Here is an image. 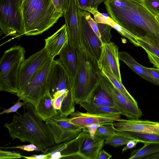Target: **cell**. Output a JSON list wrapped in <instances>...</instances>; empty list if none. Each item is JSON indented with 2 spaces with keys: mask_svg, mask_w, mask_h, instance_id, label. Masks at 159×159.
<instances>
[{
  "mask_svg": "<svg viewBox=\"0 0 159 159\" xmlns=\"http://www.w3.org/2000/svg\"><path fill=\"white\" fill-rule=\"evenodd\" d=\"M107 14L137 38H147L159 45V23L141 0H107Z\"/></svg>",
  "mask_w": 159,
  "mask_h": 159,
  "instance_id": "6da1fadb",
  "label": "cell"
},
{
  "mask_svg": "<svg viewBox=\"0 0 159 159\" xmlns=\"http://www.w3.org/2000/svg\"><path fill=\"white\" fill-rule=\"evenodd\" d=\"M24 113L20 116H13L11 123H6L4 126L8 130L13 140L17 139L21 142H28L33 144L44 153L55 142L45 123L36 113L35 107L25 102Z\"/></svg>",
  "mask_w": 159,
  "mask_h": 159,
  "instance_id": "7a4b0ae2",
  "label": "cell"
},
{
  "mask_svg": "<svg viewBox=\"0 0 159 159\" xmlns=\"http://www.w3.org/2000/svg\"><path fill=\"white\" fill-rule=\"evenodd\" d=\"M22 9L26 36L42 34L63 16L52 0H23Z\"/></svg>",
  "mask_w": 159,
  "mask_h": 159,
  "instance_id": "3957f363",
  "label": "cell"
},
{
  "mask_svg": "<svg viewBox=\"0 0 159 159\" xmlns=\"http://www.w3.org/2000/svg\"><path fill=\"white\" fill-rule=\"evenodd\" d=\"M76 48L78 58L76 75L72 80L75 103L87 99L99 80L97 61L79 44Z\"/></svg>",
  "mask_w": 159,
  "mask_h": 159,
  "instance_id": "277c9868",
  "label": "cell"
},
{
  "mask_svg": "<svg viewBox=\"0 0 159 159\" xmlns=\"http://www.w3.org/2000/svg\"><path fill=\"white\" fill-rule=\"evenodd\" d=\"M25 50L20 45L5 51L0 60V90L16 95L20 68L25 59Z\"/></svg>",
  "mask_w": 159,
  "mask_h": 159,
  "instance_id": "5b68a950",
  "label": "cell"
},
{
  "mask_svg": "<svg viewBox=\"0 0 159 159\" xmlns=\"http://www.w3.org/2000/svg\"><path fill=\"white\" fill-rule=\"evenodd\" d=\"M22 0H0V28L6 36L19 37L25 34Z\"/></svg>",
  "mask_w": 159,
  "mask_h": 159,
  "instance_id": "8992f818",
  "label": "cell"
},
{
  "mask_svg": "<svg viewBox=\"0 0 159 159\" xmlns=\"http://www.w3.org/2000/svg\"><path fill=\"white\" fill-rule=\"evenodd\" d=\"M53 60L47 62L34 78L17 93L16 95L21 100L30 103L36 107L48 90L47 78Z\"/></svg>",
  "mask_w": 159,
  "mask_h": 159,
  "instance_id": "52a82bcc",
  "label": "cell"
},
{
  "mask_svg": "<svg viewBox=\"0 0 159 159\" xmlns=\"http://www.w3.org/2000/svg\"><path fill=\"white\" fill-rule=\"evenodd\" d=\"M47 86L53 99L66 93L74 96L72 79L58 59L52 60L48 77Z\"/></svg>",
  "mask_w": 159,
  "mask_h": 159,
  "instance_id": "ba28073f",
  "label": "cell"
},
{
  "mask_svg": "<svg viewBox=\"0 0 159 159\" xmlns=\"http://www.w3.org/2000/svg\"><path fill=\"white\" fill-rule=\"evenodd\" d=\"M45 123L56 144L74 139L83 129L70 122L67 116L59 113L47 120Z\"/></svg>",
  "mask_w": 159,
  "mask_h": 159,
  "instance_id": "9c48e42d",
  "label": "cell"
},
{
  "mask_svg": "<svg viewBox=\"0 0 159 159\" xmlns=\"http://www.w3.org/2000/svg\"><path fill=\"white\" fill-rule=\"evenodd\" d=\"M88 130L83 129L77 137L71 140L54 145L47 149L44 153L47 159H82L80 153L82 144Z\"/></svg>",
  "mask_w": 159,
  "mask_h": 159,
  "instance_id": "30bf717a",
  "label": "cell"
},
{
  "mask_svg": "<svg viewBox=\"0 0 159 159\" xmlns=\"http://www.w3.org/2000/svg\"><path fill=\"white\" fill-rule=\"evenodd\" d=\"M51 59H52L44 48L25 59L22 63L19 71L18 92L30 82Z\"/></svg>",
  "mask_w": 159,
  "mask_h": 159,
  "instance_id": "8fae6325",
  "label": "cell"
},
{
  "mask_svg": "<svg viewBox=\"0 0 159 159\" xmlns=\"http://www.w3.org/2000/svg\"><path fill=\"white\" fill-rule=\"evenodd\" d=\"M99 74L106 90L112 99L114 107L121 115L128 119H139L140 118L142 113L139 107L130 102L121 93L101 70Z\"/></svg>",
  "mask_w": 159,
  "mask_h": 159,
  "instance_id": "7c38bea8",
  "label": "cell"
},
{
  "mask_svg": "<svg viewBox=\"0 0 159 159\" xmlns=\"http://www.w3.org/2000/svg\"><path fill=\"white\" fill-rule=\"evenodd\" d=\"M79 43L97 61L102 51V43L92 29L83 14L78 11Z\"/></svg>",
  "mask_w": 159,
  "mask_h": 159,
  "instance_id": "4fadbf2b",
  "label": "cell"
},
{
  "mask_svg": "<svg viewBox=\"0 0 159 159\" xmlns=\"http://www.w3.org/2000/svg\"><path fill=\"white\" fill-rule=\"evenodd\" d=\"M119 52L118 48L114 43L111 42L102 43L101 53L97 63L101 70L108 71L121 81Z\"/></svg>",
  "mask_w": 159,
  "mask_h": 159,
  "instance_id": "5bb4252c",
  "label": "cell"
},
{
  "mask_svg": "<svg viewBox=\"0 0 159 159\" xmlns=\"http://www.w3.org/2000/svg\"><path fill=\"white\" fill-rule=\"evenodd\" d=\"M117 131L159 134V122L139 119H120L114 123Z\"/></svg>",
  "mask_w": 159,
  "mask_h": 159,
  "instance_id": "9a60e30c",
  "label": "cell"
},
{
  "mask_svg": "<svg viewBox=\"0 0 159 159\" xmlns=\"http://www.w3.org/2000/svg\"><path fill=\"white\" fill-rule=\"evenodd\" d=\"M121 115L118 113L98 114L76 111L70 114L69 120L71 123L84 129L93 124L116 121L120 118Z\"/></svg>",
  "mask_w": 159,
  "mask_h": 159,
  "instance_id": "2e32d148",
  "label": "cell"
},
{
  "mask_svg": "<svg viewBox=\"0 0 159 159\" xmlns=\"http://www.w3.org/2000/svg\"><path fill=\"white\" fill-rule=\"evenodd\" d=\"M69 43L75 48L79 46L78 9L76 0H70L68 8L64 15Z\"/></svg>",
  "mask_w": 159,
  "mask_h": 159,
  "instance_id": "e0dca14e",
  "label": "cell"
},
{
  "mask_svg": "<svg viewBox=\"0 0 159 159\" xmlns=\"http://www.w3.org/2000/svg\"><path fill=\"white\" fill-rule=\"evenodd\" d=\"M45 43L44 48L50 57L54 59L69 43L66 25H63L53 34L45 39Z\"/></svg>",
  "mask_w": 159,
  "mask_h": 159,
  "instance_id": "ac0fdd59",
  "label": "cell"
},
{
  "mask_svg": "<svg viewBox=\"0 0 159 159\" xmlns=\"http://www.w3.org/2000/svg\"><path fill=\"white\" fill-rule=\"evenodd\" d=\"M104 143V140L95 135L92 139L88 132L82 144L80 153L84 159H98L100 151Z\"/></svg>",
  "mask_w": 159,
  "mask_h": 159,
  "instance_id": "d6986e66",
  "label": "cell"
},
{
  "mask_svg": "<svg viewBox=\"0 0 159 159\" xmlns=\"http://www.w3.org/2000/svg\"><path fill=\"white\" fill-rule=\"evenodd\" d=\"M59 55V60L73 79L77 73L78 64L75 48L69 43Z\"/></svg>",
  "mask_w": 159,
  "mask_h": 159,
  "instance_id": "ffe728a7",
  "label": "cell"
},
{
  "mask_svg": "<svg viewBox=\"0 0 159 159\" xmlns=\"http://www.w3.org/2000/svg\"><path fill=\"white\" fill-rule=\"evenodd\" d=\"M36 113L43 121L47 120L58 113L53 105V99L48 90L35 107Z\"/></svg>",
  "mask_w": 159,
  "mask_h": 159,
  "instance_id": "44dd1931",
  "label": "cell"
},
{
  "mask_svg": "<svg viewBox=\"0 0 159 159\" xmlns=\"http://www.w3.org/2000/svg\"><path fill=\"white\" fill-rule=\"evenodd\" d=\"M86 100L101 106L114 107L112 99L100 77L99 81Z\"/></svg>",
  "mask_w": 159,
  "mask_h": 159,
  "instance_id": "7402d4cb",
  "label": "cell"
},
{
  "mask_svg": "<svg viewBox=\"0 0 159 159\" xmlns=\"http://www.w3.org/2000/svg\"><path fill=\"white\" fill-rule=\"evenodd\" d=\"M94 20L98 23L107 24L116 30L122 36L127 38L135 46L140 47L137 38L114 21L107 14L102 13L98 11L93 15Z\"/></svg>",
  "mask_w": 159,
  "mask_h": 159,
  "instance_id": "603a6c76",
  "label": "cell"
},
{
  "mask_svg": "<svg viewBox=\"0 0 159 159\" xmlns=\"http://www.w3.org/2000/svg\"><path fill=\"white\" fill-rule=\"evenodd\" d=\"M119 60L124 62L131 69L146 80L156 84V83L145 67L138 63L130 54L125 51L119 52Z\"/></svg>",
  "mask_w": 159,
  "mask_h": 159,
  "instance_id": "cb8c5ba5",
  "label": "cell"
},
{
  "mask_svg": "<svg viewBox=\"0 0 159 159\" xmlns=\"http://www.w3.org/2000/svg\"><path fill=\"white\" fill-rule=\"evenodd\" d=\"M82 13L102 43L111 42L112 37L111 30L112 27L107 24L97 22L92 17L90 13L86 11L82 12Z\"/></svg>",
  "mask_w": 159,
  "mask_h": 159,
  "instance_id": "d4e9b609",
  "label": "cell"
},
{
  "mask_svg": "<svg viewBox=\"0 0 159 159\" xmlns=\"http://www.w3.org/2000/svg\"><path fill=\"white\" fill-rule=\"evenodd\" d=\"M144 144L141 148L133 151L129 159H145L147 157L159 152V143H148Z\"/></svg>",
  "mask_w": 159,
  "mask_h": 159,
  "instance_id": "484cf974",
  "label": "cell"
},
{
  "mask_svg": "<svg viewBox=\"0 0 159 159\" xmlns=\"http://www.w3.org/2000/svg\"><path fill=\"white\" fill-rule=\"evenodd\" d=\"M79 104L87 112L95 114L121 113L114 107L98 105L87 100L83 101Z\"/></svg>",
  "mask_w": 159,
  "mask_h": 159,
  "instance_id": "4316f807",
  "label": "cell"
},
{
  "mask_svg": "<svg viewBox=\"0 0 159 159\" xmlns=\"http://www.w3.org/2000/svg\"><path fill=\"white\" fill-rule=\"evenodd\" d=\"M131 140H135L127 132L117 131L104 140V144L116 147L125 145Z\"/></svg>",
  "mask_w": 159,
  "mask_h": 159,
  "instance_id": "83f0119b",
  "label": "cell"
},
{
  "mask_svg": "<svg viewBox=\"0 0 159 159\" xmlns=\"http://www.w3.org/2000/svg\"><path fill=\"white\" fill-rule=\"evenodd\" d=\"M101 71L111 82L116 89L129 101L137 106H138L136 100L130 95L125 87L122 81H120L113 75L106 70H102Z\"/></svg>",
  "mask_w": 159,
  "mask_h": 159,
  "instance_id": "f1b7e54d",
  "label": "cell"
},
{
  "mask_svg": "<svg viewBox=\"0 0 159 159\" xmlns=\"http://www.w3.org/2000/svg\"><path fill=\"white\" fill-rule=\"evenodd\" d=\"M107 0H76L78 10L86 11L93 15L98 10L99 5Z\"/></svg>",
  "mask_w": 159,
  "mask_h": 159,
  "instance_id": "f546056e",
  "label": "cell"
},
{
  "mask_svg": "<svg viewBox=\"0 0 159 159\" xmlns=\"http://www.w3.org/2000/svg\"><path fill=\"white\" fill-rule=\"evenodd\" d=\"M117 131L113 122H107L100 124L95 135L105 140Z\"/></svg>",
  "mask_w": 159,
  "mask_h": 159,
  "instance_id": "4dcf8cb0",
  "label": "cell"
},
{
  "mask_svg": "<svg viewBox=\"0 0 159 159\" xmlns=\"http://www.w3.org/2000/svg\"><path fill=\"white\" fill-rule=\"evenodd\" d=\"M131 137L139 142L159 143V134L127 132Z\"/></svg>",
  "mask_w": 159,
  "mask_h": 159,
  "instance_id": "1f68e13d",
  "label": "cell"
},
{
  "mask_svg": "<svg viewBox=\"0 0 159 159\" xmlns=\"http://www.w3.org/2000/svg\"><path fill=\"white\" fill-rule=\"evenodd\" d=\"M137 40L140 47L159 57V45L146 38H137Z\"/></svg>",
  "mask_w": 159,
  "mask_h": 159,
  "instance_id": "d6a6232c",
  "label": "cell"
},
{
  "mask_svg": "<svg viewBox=\"0 0 159 159\" xmlns=\"http://www.w3.org/2000/svg\"><path fill=\"white\" fill-rule=\"evenodd\" d=\"M143 5L154 16L159 15V0H141Z\"/></svg>",
  "mask_w": 159,
  "mask_h": 159,
  "instance_id": "836d02e7",
  "label": "cell"
},
{
  "mask_svg": "<svg viewBox=\"0 0 159 159\" xmlns=\"http://www.w3.org/2000/svg\"><path fill=\"white\" fill-rule=\"evenodd\" d=\"M56 9L64 16L67 10L70 0H52Z\"/></svg>",
  "mask_w": 159,
  "mask_h": 159,
  "instance_id": "e575fe53",
  "label": "cell"
},
{
  "mask_svg": "<svg viewBox=\"0 0 159 159\" xmlns=\"http://www.w3.org/2000/svg\"><path fill=\"white\" fill-rule=\"evenodd\" d=\"M20 153L4 150L0 149V159H10L19 158L22 157Z\"/></svg>",
  "mask_w": 159,
  "mask_h": 159,
  "instance_id": "d590c367",
  "label": "cell"
},
{
  "mask_svg": "<svg viewBox=\"0 0 159 159\" xmlns=\"http://www.w3.org/2000/svg\"><path fill=\"white\" fill-rule=\"evenodd\" d=\"M12 148L19 149L28 152H32L34 151H40V149L38 147H37L35 145L32 143L27 145H19L16 146L8 147H0L1 149H7Z\"/></svg>",
  "mask_w": 159,
  "mask_h": 159,
  "instance_id": "8d00e7d4",
  "label": "cell"
},
{
  "mask_svg": "<svg viewBox=\"0 0 159 159\" xmlns=\"http://www.w3.org/2000/svg\"><path fill=\"white\" fill-rule=\"evenodd\" d=\"M20 99L19 98L17 102L9 108L4 109L0 113V115L5 113H9L11 112H16L18 109L25 104V102H20Z\"/></svg>",
  "mask_w": 159,
  "mask_h": 159,
  "instance_id": "74e56055",
  "label": "cell"
},
{
  "mask_svg": "<svg viewBox=\"0 0 159 159\" xmlns=\"http://www.w3.org/2000/svg\"><path fill=\"white\" fill-rule=\"evenodd\" d=\"M148 55L150 63L159 69V57L145 49H143Z\"/></svg>",
  "mask_w": 159,
  "mask_h": 159,
  "instance_id": "f35d334b",
  "label": "cell"
},
{
  "mask_svg": "<svg viewBox=\"0 0 159 159\" xmlns=\"http://www.w3.org/2000/svg\"><path fill=\"white\" fill-rule=\"evenodd\" d=\"M146 69L155 80L156 84L159 86V69L148 67H146Z\"/></svg>",
  "mask_w": 159,
  "mask_h": 159,
  "instance_id": "ab89813d",
  "label": "cell"
},
{
  "mask_svg": "<svg viewBox=\"0 0 159 159\" xmlns=\"http://www.w3.org/2000/svg\"><path fill=\"white\" fill-rule=\"evenodd\" d=\"M100 124H93L88 125L86 127L92 139H94L96 132Z\"/></svg>",
  "mask_w": 159,
  "mask_h": 159,
  "instance_id": "60d3db41",
  "label": "cell"
},
{
  "mask_svg": "<svg viewBox=\"0 0 159 159\" xmlns=\"http://www.w3.org/2000/svg\"><path fill=\"white\" fill-rule=\"evenodd\" d=\"M139 142V141L137 140L130 141L127 143L126 146L123 148L122 152H123L128 149H131L135 147Z\"/></svg>",
  "mask_w": 159,
  "mask_h": 159,
  "instance_id": "b9f144b4",
  "label": "cell"
},
{
  "mask_svg": "<svg viewBox=\"0 0 159 159\" xmlns=\"http://www.w3.org/2000/svg\"><path fill=\"white\" fill-rule=\"evenodd\" d=\"M22 157L27 159H47V155L44 153L40 155H33L29 157L23 156Z\"/></svg>",
  "mask_w": 159,
  "mask_h": 159,
  "instance_id": "7bdbcfd3",
  "label": "cell"
},
{
  "mask_svg": "<svg viewBox=\"0 0 159 159\" xmlns=\"http://www.w3.org/2000/svg\"><path fill=\"white\" fill-rule=\"evenodd\" d=\"M111 157V155L103 150L100 151L98 159H109Z\"/></svg>",
  "mask_w": 159,
  "mask_h": 159,
  "instance_id": "ee69618b",
  "label": "cell"
},
{
  "mask_svg": "<svg viewBox=\"0 0 159 159\" xmlns=\"http://www.w3.org/2000/svg\"><path fill=\"white\" fill-rule=\"evenodd\" d=\"M145 159H159V152L147 157Z\"/></svg>",
  "mask_w": 159,
  "mask_h": 159,
  "instance_id": "f6af8a7d",
  "label": "cell"
},
{
  "mask_svg": "<svg viewBox=\"0 0 159 159\" xmlns=\"http://www.w3.org/2000/svg\"><path fill=\"white\" fill-rule=\"evenodd\" d=\"M156 17L158 22L159 23V15L157 16Z\"/></svg>",
  "mask_w": 159,
  "mask_h": 159,
  "instance_id": "bcb514c9",
  "label": "cell"
},
{
  "mask_svg": "<svg viewBox=\"0 0 159 159\" xmlns=\"http://www.w3.org/2000/svg\"><path fill=\"white\" fill-rule=\"evenodd\" d=\"M23 0H22V1H23Z\"/></svg>",
  "mask_w": 159,
  "mask_h": 159,
  "instance_id": "7dc6e473",
  "label": "cell"
}]
</instances>
